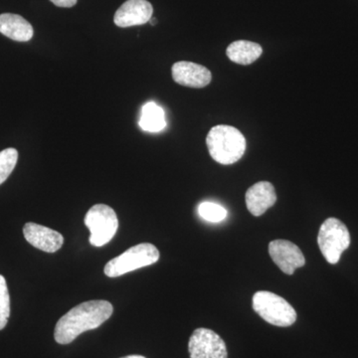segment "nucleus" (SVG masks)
Returning <instances> with one entry per match:
<instances>
[{
    "instance_id": "nucleus-1",
    "label": "nucleus",
    "mask_w": 358,
    "mask_h": 358,
    "mask_svg": "<svg viewBox=\"0 0 358 358\" xmlns=\"http://www.w3.org/2000/svg\"><path fill=\"white\" fill-rule=\"evenodd\" d=\"M114 312L107 301H89L80 303L58 320L54 338L59 345H69L85 331L102 326Z\"/></svg>"
},
{
    "instance_id": "nucleus-2",
    "label": "nucleus",
    "mask_w": 358,
    "mask_h": 358,
    "mask_svg": "<svg viewBox=\"0 0 358 358\" xmlns=\"http://www.w3.org/2000/svg\"><path fill=\"white\" fill-rule=\"evenodd\" d=\"M206 145L212 159L224 166L235 164L246 150V138L234 127L219 124L207 134Z\"/></svg>"
},
{
    "instance_id": "nucleus-3",
    "label": "nucleus",
    "mask_w": 358,
    "mask_h": 358,
    "mask_svg": "<svg viewBox=\"0 0 358 358\" xmlns=\"http://www.w3.org/2000/svg\"><path fill=\"white\" fill-rule=\"evenodd\" d=\"M159 260V251L155 245L141 243L112 259L105 266L103 272L109 278L121 277L138 268L154 265Z\"/></svg>"
},
{
    "instance_id": "nucleus-4",
    "label": "nucleus",
    "mask_w": 358,
    "mask_h": 358,
    "mask_svg": "<svg viewBox=\"0 0 358 358\" xmlns=\"http://www.w3.org/2000/svg\"><path fill=\"white\" fill-rule=\"evenodd\" d=\"M253 308L264 320L273 326L291 327L296 320V313L291 303L271 292H257L253 296Z\"/></svg>"
},
{
    "instance_id": "nucleus-5",
    "label": "nucleus",
    "mask_w": 358,
    "mask_h": 358,
    "mask_svg": "<svg viewBox=\"0 0 358 358\" xmlns=\"http://www.w3.org/2000/svg\"><path fill=\"white\" fill-rule=\"evenodd\" d=\"M317 244L324 259L334 265L338 263L343 252L350 247V231L338 219H327L320 226Z\"/></svg>"
},
{
    "instance_id": "nucleus-6",
    "label": "nucleus",
    "mask_w": 358,
    "mask_h": 358,
    "mask_svg": "<svg viewBox=\"0 0 358 358\" xmlns=\"http://www.w3.org/2000/svg\"><path fill=\"white\" fill-rule=\"evenodd\" d=\"M85 225L91 232L90 243L92 246L103 247L114 238L119 228V220L112 207L96 204L87 212Z\"/></svg>"
},
{
    "instance_id": "nucleus-7",
    "label": "nucleus",
    "mask_w": 358,
    "mask_h": 358,
    "mask_svg": "<svg viewBox=\"0 0 358 358\" xmlns=\"http://www.w3.org/2000/svg\"><path fill=\"white\" fill-rule=\"evenodd\" d=\"M190 358H228L225 343L211 329H195L188 343Z\"/></svg>"
},
{
    "instance_id": "nucleus-8",
    "label": "nucleus",
    "mask_w": 358,
    "mask_h": 358,
    "mask_svg": "<svg viewBox=\"0 0 358 358\" xmlns=\"http://www.w3.org/2000/svg\"><path fill=\"white\" fill-rule=\"evenodd\" d=\"M268 254L275 265L287 275H293L298 268L306 264L301 249L288 240L278 239L268 244Z\"/></svg>"
},
{
    "instance_id": "nucleus-9",
    "label": "nucleus",
    "mask_w": 358,
    "mask_h": 358,
    "mask_svg": "<svg viewBox=\"0 0 358 358\" xmlns=\"http://www.w3.org/2000/svg\"><path fill=\"white\" fill-rule=\"evenodd\" d=\"M154 8L147 0H128L115 14L114 22L119 27L143 25L152 20Z\"/></svg>"
},
{
    "instance_id": "nucleus-10",
    "label": "nucleus",
    "mask_w": 358,
    "mask_h": 358,
    "mask_svg": "<svg viewBox=\"0 0 358 358\" xmlns=\"http://www.w3.org/2000/svg\"><path fill=\"white\" fill-rule=\"evenodd\" d=\"M23 234L28 243L47 253H55L64 244V237L60 233L36 223H26Z\"/></svg>"
},
{
    "instance_id": "nucleus-11",
    "label": "nucleus",
    "mask_w": 358,
    "mask_h": 358,
    "mask_svg": "<svg viewBox=\"0 0 358 358\" xmlns=\"http://www.w3.org/2000/svg\"><path fill=\"white\" fill-rule=\"evenodd\" d=\"M174 82L189 88H203L211 82L210 71L196 63L179 61L173 66Z\"/></svg>"
},
{
    "instance_id": "nucleus-12",
    "label": "nucleus",
    "mask_w": 358,
    "mask_h": 358,
    "mask_svg": "<svg viewBox=\"0 0 358 358\" xmlns=\"http://www.w3.org/2000/svg\"><path fill=\"white\" fill-rule=\"evenodd\" d=\"M245 200L252 215H263L277 201L274 185L268 181L257 182L247 190Z\"/></svg>"
},
{
    "instance_id": "nucleus-13",
    "label": "nucleus",
    "mask_w": 358,
    "mask_h": 358,
    "mask_svg": "<svg viewBox=\"0 0 358 358\" xmlns=\"http://www.w3.org/2000/svg\"><path fill=\"white\" fill-rule=\"evenodd\" d=\"M0 33L18 42H27L34 31L32 25L18 14L3 13L0 15Z\"/></svg>"
},
{
    "instance_id": "nucleus-14",
    "label": "nucleus",
    "mask_w": 358,
    "mask_h": 358,
    "mask_svg": "<svg viewBox=\"0 0 358 358\" xmlns=\"http://www.w3.org/2000/svg\"><path fill=\"white\" fill-rule=\"evenodd\" d=\"M263 53L260 44L247 40H238L227 47L226 54L232 62L240 65H250L255 62Z\"/></svg>"
},
{
    "instance_id": "nucleus-15",
    "label": "nucleus",
    "mask_w": 358,
    "mask_h": 358,
    "mask_svg": "<svg viewBox=\"0 0 358 358\" xmlns=\"http://www.w3.org/2000/svg\"><path fill=\"white\" fill-rule=\"evenodd\" d=\"M166 126V114L160 106L148 102L141 109L140 127L148 133H159Z\"/></svg>"
},
{
    "instance_id": "nucleus-16",
    "label": "nucleus",
    "mask_w": 358,
    "mask_h": 358,
    "mask_svg": "<svg viewBox=\"0 0 358 358\" xmlns=\"http://www.w3.org/2000/svg\"><path fill=\"white\" fill-rule=\"evenodd\" d=\"M18 160V152L15 148H6L0 152V185L9 178L15 169Z\"/></svg>"
},
{
    "instance_id": "nucleus-17",
    "label": "nucleus",
    "mask_w": 358,
    "mask_h": 358,
    "mask_svg": "<svg viewBox=\"0 0 358 358\" xmlns=\"http://www.w3.org/2000/svg\"><path fill=\"white\" fill-rule=\"evenodd\" d=\"M200 217L208 222L218 223L227 216V210L224 207L214 202H202L199 206Z\"/></svg>"
},
{
    "instance_id": "nucleus-18",
    "label": "nucleus",
    "mask_w": 358,
    "mask_h": 358,
    "mask_svg": "<svg viewBox=\"0 0 358 358\" xmlns=\"http://www.w3.org/2000/svg\"><path fill=\"white\" fill-rule=\"evenodd\" d=\"M10 315V298L3 275H0V331L6 327Z\"/></svg>"
},
{
    "instance_id": "nucleus-19",
    "label": "nucleus",
    "mask_w": 358,
    "mask_h": 358,
    "mask_svg": "<svg viewBox=\"0 0 358 358\" xmlns=\"http://www.w3.org/2000/svg\"><path fill=\"white\" fill-rule=\"evenodd\" d=\"M50 1L56 6L70 8V7L76 6L78 0H50Z\"/></svg>"
},
{
    "instance_id": "nucleus-20",
    "label": "nucleus",
    "mask_w": 358,
    "mask_h": 358,
    "mask_svg": "<svg viewBox=\"0 0 358 358\" xmlns=\"http://www.w3.org/2000/svg\"><path fill=\"white\" fill-rule=\"evenodd\" d=\"M122 358H145V357H141V355H129V357H124Z\"/></svg>"
},
{
    "instance_id": "nucleus-21",
    "label": "nucleus",
    "mask_w": 358,
    "mask_h": 358,
    "mask_svg": "<svg viewBox=\"0 0 358 358\" xmlns=\"http://www.w3.org/2000/svg\"><path fill=\"white\" fill-rule=\"evenodd\" d=\"M150 24H152V26H155V24H157V20H155V18L152 17V20H150Z\"/></svg>"
}]
</instances>
